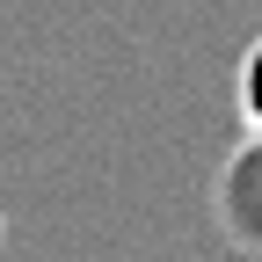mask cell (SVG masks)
Segmentation results:
<instances>
[{
  "mask_svg": "<svg viewBox=\"0 0 262 262\" xmlns=\"http://www.w3.org/2000/svg\"><path fill=\"white\" fill-rule=\"evenodd\" d=\"M241 124L262 139V37L241 51Z\"/></svg>",
  "mask_w": 262,
  "mask_h": 262,
  "instance_id": "obj_1",
  "label": "cell"
}]
</instances>
